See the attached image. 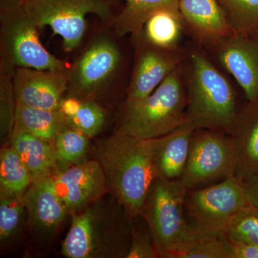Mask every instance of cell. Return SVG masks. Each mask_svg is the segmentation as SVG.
Masks as SVG:
<instances>
[{"instance_id":"obj_1","label":"cell","mask_w":258,"mask_h":258,"mask_svg":"<svg viewBox=\"0 0 258 258\" xmlns=\"http://www.w3.org/2000/svg\"><path fill=\"white\" fill-rule=\"evenodd\" d=\"M93 153L104 172L108 191L124 208L131 221L142 217L149 189L157 178L152 139L115 131L100 140Z\"/></svg>"},{"instance_id":"obj_2","label":"cell","mask_w":258,"mask_h":258,"mask_svg":"<svg viewBox=\"0 0 258 258\" xmlns=\"http://www.w3.org/2000/svg\"><path fill=\"white\" fill-rule=\"evenodd\" d=\"M107 194L72 213L71 227L61 248L64 257H126L132 238V221L116 198L111 193L110 197L106 196Z\"/></svg>"},{"instance_id":"obj_3","label":"cell","mask_w":258,"mask_h":258,"mask_svg":"<svg viewBox=\"0 0 258 258\" xmlns=\"http://www.w3.org/2000/svg\"><path fill=\"white\" fill-rule=\"evenodd\" d=\"M187 62V120L195 129L230 134L240 111L233 86L203 51H189Z\"/></svg>"},{"instance_id":"obj_4","label":"cell","mask_w":258,"mask_h":258,"mask_svg":"<svg viewBox=\"0 0 258 258\" xmlns=\"http://www.w3.org/2000/svg\"><path fill=\"white\" fill-rule=\"evenodd\" d=\"M184 63L142 101L123 104L115 131L139 139H157L185 123L188 97Z\"/></svg>"},{"instance_id":"obj_5","label":"cell","mask_w":258,"mask_h":258,"mask_svg":"<svg viewBox=\"0 0 258 258\" xmlns=\"http://www.w3.org/2000/svg\"><path fill=\"white\" fill-rule=\"evenodd\" d=\"M188 189L181 180L157 177L144 204L143 215L159 257L180 258L204 237L185 217Z\"/></svg>"},{"instance_id":"obj_6","label":"cell","mask_w":258,"mask_h":258,"mask_svg":"<svg viewBox=\"0 0 258 258\" xmlns=\"http://www.w3.org/2000/svg\"><path fill=\"white\" fill-rule=\"evenodd\" d=\"M39 30L22 0H0V66L12 71H68V64L42 45Z\"/></svg>"},{"instance_id":"obj_7","label":"cell","mask_w":258,"mask_h":258,"mask_svg":"<svg viewBox=\"0 0 258 258\" xmlns=\"http://www.w3.org/2000/svg\"><path fill=\"white\" fill-rule=\"evenodd\" d=\"M247 204L243 184L232 176L216 184L188 190L185 212L190 225L202 235L221 237L235 214Z\"/></svg>"},{"instance_id":"obj_8","label":"cell","mask_w":258,"mask_h":258,"mask_svg":"<svg viewBox=\"0 0 258 258\" xmlns=\"http://www.w3.org/2000/svg\"><path fill=\"white\" fill-rule=\"evenodd\" d=\"M39 29L49 26L62 38L66 51L80 46L86 33V15L94 14L111 25L115 17L106 0H22Z\"/></svg>"},{"instance_id":"obj_9","label":"cell","mask_w":258,"mask_h":258,"mask_svg":"<svg viewBox=\"0 0 258 258\" xmlns=\"http://www.w3.org/2000/svg\"><path fill=\"white\" fill-rule=\"evenodd\" d=\"M237 153L230 134L212 129L194 131L187 162L180 180L188 190L235 176Z\"/></svg>"},{"instance_id":"obj_10","label":"cell","mask_w":258,"mask_h":258,"mask_svg":"<svg viewBox=\"0 0 258 258\" xmlns=\"http://www.w3.org/2000/svg\"><path fill=\"white\" fill-rule=\"evenodd\" d=\"M120 62L121 53L111 37H94L69 68L66 96L95 99L114 77Z\"/></svg>"},{"instance_id":"obj_11","label":"cell","mask_w":258,"mask_h":258,"mask_svg":"<svg viewBox=\"0 0 258 258\" xmlns=\"http://www.w3.org/2000/svg\"><path fill=\"white\" fill-rule=\"evenodd\" d=\"M133 37V71L125 105L142 101L150 95L171 72L186 62L189 53L181 47L168 49L157 46L142 33Z\"/></svg>"},{"instance_id":"obj_12","label":"cell","mask_w":258,"mask_h":258,"mask_svg":"<svg viewBox=\"0 0 258 258\" xmlns=\"http://www.w3.org/2000/svg\"><path fill=\"white\" fill-rule=\"evenodd\" d=\"M220 66L240 85L247 101L258 98V32L232 34L210 49Z\"/></svg>"},{"instance_id":"obj_13","label":"cell","mask_w":258,"mask_h":258,"mask_svg":"<svg viewBox=\"0 0 258 258\" xmlns=\"http://www.w3.org/2000/svg\"><path fill=\"white\" fill-rule=\"evenodd\" d=\"M52 176L57 193L71 213L80 211L108 192L104 172L95 159L71 165Z\"/></svg>"},{"instance_id":"obj_14","label":"cell","mask_w":258,"mask_h":258,"mask_svg":"<svg viewBox=\"0 0 258 258\" xmlns=\"http://www.w3.org/2000/svg\"><path fill=\"white\" fill-rule=\"evenodd\" d=\"M69 69L42 71L17 68L13 84L17 103L32 108L59 110L67 95Z\"/></svg>"},{"instance_id":"obj_15","label":"cell","mask_w":258,"mask_h":258,"mask_svg":"<svg viewBox=\"0 0 258 258\" xmlns=\"http://www.w3.org/2000/svg\"><path fill=\"white\" fill-rule=\"evenodd\" d=\"M23 199L29 226L38 235L49 237L54 234L69 213L57 193L52 175L32 180Z\"/></svg>"},{"instance_id":"obj_16","label":"cell","mask_w":258,"mask_h":258,"mask_svg":"<svg viewBox=\"0 0 258 258\" xmlns=\"http://www.w3.org/2000/svg\"><path fill=\"white\" fill-rule=\"evenodd\" d=\"M179 10L184 30L207 50L235 33L218 0H179Z\"/></svg>"},{"instance_id":"obj_17","label":"cell","mask_w":258,"mask_h":258,"mask_svg":"<svg viewBox=\"0 0 258 258\" xmlns=\"http://www.w3.org/2000/svg\"><path fill=\"white\" fill-rule=\"evenodd\" d=\"M230 135L237 153L235 177L242 183L258 178V98L240 109Z\"/></svg>"},{"instance_id":"obj_18","label":"cell","mask_w":258,"mask_h":258,"mask_svg":"<svg viewBox=\"0 0 258 258\" xmlns=\"http://www.w3.org/2000/svg\"><path fill=\"white\" fill-rule=\"evenodd\" d=\"M195 130L187 120L170 133L152 139L153 158L157 177L180 179L189 157Z\"/></svg>"},{"instance_id":"obj_19","label":"cell","mask_w":258,"mask_h":258,"mask_svg":"<svg viewBox=\"0 0 258 258\" xmlns=\"http://www.w3.org/2000/svg\"><path fill=\"white\" fill-rule=\"evenodd\" d=\"M10 146L30 171L32 179L54 175L60 163L55 144L39 138L23 129L14 128Z\"/></svg>"},{"instance_id":"obj_20","label":"cell","mask_w":258,"mask_h":258,"mask_svg":"<svg viewBox=\"0 0 258 258\" xmlns=\"http://www.w3.org/2000/svg\"><path fill=\"white\" fill-rule=\"evenodd\" d=\"M125 6L111 25L120 37L142 33L148 19L161 10H179V0H125Z\"/></svg>"},{"instance_id":"obj_21","label":"cell","mask_w":258,"mask_h":258,"mask_svg":"<svg viewBox=\"0 0 258 258\" xmlns=\"http://www.w3.org/2000/svg\"><path fill=\"white\" fill-rule=\"evenodd\" d=\"M68 125L89 138L101 132L106 122V113L92 98L66 96L60 108Z\"/></svg>"},{"instance_id":"obj_22","label":"cell","mask_w":258,"mask_h":258,"mask_svg":"<svg viewBox=\"0 0 258 258\" xmlns=\"http://www.w3.org/2000/svg\"><path fill=\"white\" fill-rule=\"evenodd\" d=\"M67 125L60 109H41L17 103L15 128L54 142L57 134Z\"/></svg>"},{"instance_id":"obj_23","label":"cell","mask_w":258,"mask_h":258,"mask_svg":"<svg viewBox=\"0 0 258 258\" xmlns=\"http://www.w3.org/2000/svg\"><path fill=\"white\" fill-rule=\"evenodd\" d=\"M184 25L179 10H159L144 24L142 34L148 41L164 48L179 46Z\"/></svg>"},{"instance_id":"obj_24","label":"cell","mask_w":258,"mask_h":258,"mask_svg":"<svg viewBox=\"0 0 258 258\" xmlns=\"http://www.w3.org/2000/svg\"><path fill=\"white\" fill-rule=\"evenodd\" d=\"M32 176L21 158L11 146L0 151V189L23 195L31 184Z\"/></svg>"},{"instance_id":"obj_25","label":"cell","mask_w":258,"mask_h":258,"mask_svg":"<svg viewBox=\"0 0 258 258\" xmlns=\"http://www.w3.org/2000/svg\"><path fill=\"white\" fill-rule=\"evenodd\" d=\"M23 195L0 189V241L9 243L18 237L27 215Z\"/></svg>"},{"instance_id":"obj_26","label":"cell","mask_w":258,"mask_h":258,"mask_svg":"<svg viewBox=\"0 0 258 258\" xmlns=\"http://www.w3.org/2000/svg\"><path fill=\"white\" fill-rule=\"evenodd\" d=\"M15 71L0 66V134L2 143L11 142L16 118L17 101L15 98L13 76Z\"/></svg>"},{"instance_id":"obj_27","label":"cell","mask_w":258,"mask_h":258,"mask_svg":"<svg viewBox=\"0 0 258 258\" xmlns=\"http://www.w3.org/2000/svg\"><path fill=\"white\" fill-rule=\"evenodd\" d=\"M234 32H258V0H218Z\"/></svg>"},{"instance_id":"obj_28","label":"cell","mask_w":258,"mask_h":258,"mask_svg":"<svg viewBox=\"0 0 258 258\" xmlns=\"http://www.w3.org/2000/svg\"><path fill=\"white\" fill-rule=\"evenodd\" d=\"M89 139L76 129L66 125L54 142L59 161L74 165L86 161L89 151Z\"/></svg>"},{"instance_id":"obj_29","label":"cell","mask_w":258,"mask_h":258,"mask_svg":"<svg viewBox=\"0 0 258 258\" xmlns=\"http://www.w3.org/2000/svg\"><path fill=\"white\" fill-rule=\"evenodd\" d=\"M225 235L232 240L258 245V208L247 204L231 220Z\"/></svg>"},{"instance_id":"obj_30","label":"cell","mask_w":258,"mask_h":258,"mask_svg":"<svg viewBox=\"0 0 258 258\" xmlns=\"http://www.w3.org/2000/svg\"><path fill=\"white\" fill-rule=\"evenodd\" d=\"M159 257L152 232L147 222L142 217V221L135 224L132 221V238L130 247L125 258Z\"/></svg>"},{"instance_id":"obj_31","label":"cell","mask_w":258,"mask_h":258,"mask_svg":"<svg viewBox=\"0 0 258 258\" xmlns=\"http://www.w3.org/2000/svg\"><path fill=\"white\" fill-rule=\"evenodd\" d=\"M224 236H204L195 247L181 254L180 258H229Z\"/></svg>"},{"instance_id":"obj_32","label":"cell","mask_w":258,"mask_h":258,"mask_svg":"<svg viewBox=\"0 0 258 258\" xmlns=\"http://www.w3.org/2000/svg\"><path fill=\"white\" fill-rule=\"evenodd\" d=\"M229 258H258V245L230 240L224 236Z\"/></svg>"},{"instance_id":"obj_33","label":"cell","mask_w":258,"mask_h":258,"mask_svg":"<svg viewBox=\"0 0 258 258\" xmlns=\"http://www.w3.org/2000/svg\"><path fill=\"white\" fill-rule=\"evenodd\" d=\"M249 204L258 208V178L242 183Z\"/></svg>"}]
</instances>
